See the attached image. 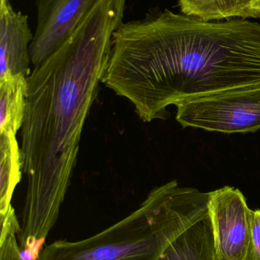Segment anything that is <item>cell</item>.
I'll list each match as a JSON object with an SVG mask.
<instances>
[{
	"instance_id": "cell-5",
	"label": "cell",
	"mask_w": 260,
	"mask_h": 260,
	"mask_svg": "<svg viewBox=\"0 0 260 260\" xmlns=\"http://www.w3.org/2000/svg\"><path fill=\"white\" fill-rule=\"evenodd\" d=\"M209 193V212L216 260H246L250 245L252 210L244 194L232 186Z\"/></svg>"
},
{
	"instance_id": "cell-1",
	"label": "cell",
	"mask_w": 260,
	"mask_h": 260,
	"mask_svg": "<svg viewBox=\"0 0 260 260\" xmlns=\"http://www.w3.org/2000/svg\"><path fill=\"white\" fill-rule=\"evenodd\" d=\"M126 3L99 0L72 36L27 78L21 146L27 186L18 240L21 251L31 256L42 250L57 221Z\"/></svg>"
},
{
	"instance_id": "cell-13",
	"label": "cell",
	"mask_w": 260,
	"mask_h": 260,
	"mask_svg": "<svg viewBox=\"0 0 260 260\" xmlns=\"http://www.w3.org/2000/svg\"><path fill=\"white\" fill-rule=\"evenodd\" d=\"M246 260H260V210H252L250 245Z\"/></svg>"
},
{
	"instance_id": "cell-6",
	"label": "cell",
	"mask_w": 260,
	"mask_h": 260,
	"mask_svg": "<svg viewBox=\"0 0 260 260\" xmlns=\"http://www.w3.org/2000/svg\"><path fill=\"white\" fill-rule=\"evenodd\" d=\"M99 1L36 0V28L30 46L34 67L42 64L72 36Z\"/></svg>"
},
{
	"instance_id": "cell-8",
	"label": "cell",
	"mask_w": 260,
	"mask_h": 260,
	"mask_svg": "<svg viewBox=\"0 0 260 260\" xmlns=\"http://www.w3.org/2000/svg\"><path fill=\"white\" fill-rule=\"evenodd\" d=\"M159 260H216L209 212L172 241Z\"/></svg>"
},
{
	"instance_id": "cell-11",
	"label": "cell",
	"mask_w": 260,
	"mask_h": 260,
	"mask_svg": "<svg viewBox=\"0 0 260 260\" xmlns=\"http://www.w3.org/2000/svg\"><path fill=\"white\" fill-rule=\"evenodd\" d=\"M16 134H0V215L11 206L12 196L22 174L21 148Z\"/></svg>"
},
{
	"instance_id": "cell-12",
	"label": "cell",
	"mask_w": 260,
	"mask_h": 260,
	"mask_svg": "<svg viewBox=\"0 0 260 260\" xmlns=\"http://www.w3.org/2000/svg\"><path fill=\"white\" fill-rule=\"evenodd\" d=\"M0 232V260H25L21 255L16 235L21 232V225L12 205L3 215Z\"/></svg>"
},
{
	"instance_id": "cell-9",
	"label": "cell",
	"mask_w": 260,
	"mask_h": 260,
	"mask_svg": "<svg viewBox=\"0 0 260 260\" xmlns=\"http://www.w3.org/2000/svg\"><path fill=\"white\" fill-rule=\"evenodd\" d=\"M184 15L206 21L260 18V0H178Z\"/></svg>"
},
{
	"instance_id": "cell-10",
	"label": "cell",
	"mask_w": 260,
	"mask_h": 260,
	"mask_svg": "<svg viewBox=\"0 0 260 260\" xmlns=\"http://www.w3.org/2000/svg\"><path fill=\"white\" fill-rule=\"evenodd\" d=\"M27 78L8 74L0 78V134H16L22 127L27 98Z\"/></svg>"
},
{
	"instance_id": "cell-3",
	"label": "cell",
	"mask_w": 260,
	"mask_h": 260,
	"mask_svg": "<svg viewBox=\"0 0 260 260\" xmlns=\"http://www.w3.org/2000/svg\"><path fill=\"white\" fill-rule=\"evenodd\" d=\"M210 193L172 180L153 189L138 209L78 241L59 240L36 260H159L180 235L209 215Z\"/></svg>"
},
{
	"instance_id": "cell-2",
	"label": "cell",
	"mask_w": 260,
	"mask_h": 260,
	"mask_svg": "<svg viewBox=\"0 0 260 260\" xmlns=\"http://www.w3.org/2000/svg\"><path fill=\"white\" fill-rule=\"evenodd\" d=\"M102 82L143 122L167 118L169 105L260 85V24L153 9L114 32Z\"/></svg>"
},
{
	"instance_id": "cell-7",
	"label": "cell",
	"mask_w": 260,
	"mask_h": 260,
	"mask_svg": "<svg viewBox=\"0 0 260 260\" xmlns=\"http://www.w3.org/2000/svg\"><path fill=\"white\" fill-rule=\"evenodd\" d=\"M33 38L27 15L15 11L10 0H0V78L8 74L28 77Z\"/></svg>"
},
{
	"instance_id": "cell-4",
	"label": "cell",
	"mask_w": 260,
	"mask_h": 260,
	"mask_svg": "<svg viewBox=\"0 0 260 260\" xmlns=\"http://www.w3.org/2000/svg\"><path fill=\"white\" fill-rule=\"evenodd\" d=\"M176 106L177 120L183 127L224 133L260 129V85L194 98Z\"/></svg>"
}]
</instances>
